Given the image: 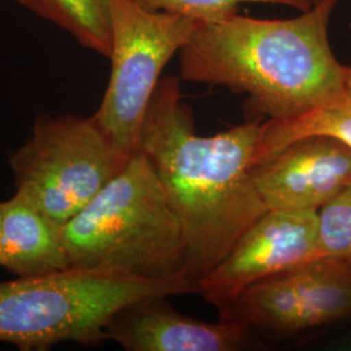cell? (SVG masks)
<instances>
[{"instance_id": "obj_1", "label": "cell", "mask_w": 351, "mask_h": 351, "mask_svg": "<svg viewBox=\"0 0 351 351\" xmlns=\"http://www.w3.org/2000/svg\"><path fill=\"white\" fill-rule=\"evenodd\" d=\"M262 124L249 121L198 136L176 75L162 78L151 98L138 150L149 159L182 228L184 276L191 282L220 263L267 213L251 178Z\"/></svg>"}, {"instance_id": "obj_2", "label": "cell", "mask_w": 351, "mask_h": 351, "mask_svg": "<svg viewBox=\"0 0 351 351\" xmlns=\"http://www.w3.org/2000/svg\"><path fill=\"white\" fill-rule=\"evenodd\" d=\"M339 0H323L293 19L239 12L199 23L180 55L181 80L247 95L251 108L284 121L341 99L348 65L329 42Z\"/></svg>"}, {"instance_id": "obj_3", "label": "cell", "mask_w": 351, "mask_h": 351, "mask_svg": "<svg viewBox=\"0 0 351 351\" xmlns=\"http://www.w3.org/2000/svg\"><path fill=\"white\" fill-rule=\"evenodd\" d=\"M64 239L71 269L186 280L182 228L142 151L64 224Z\"/></svg>"}, {"instance_id": "obj_4", "label": "cell", "mask_w": 351, "mask_h": 351, "mask_svg": "<svg viewBox=\"0 0 351 351\" xmlns=\"http://www.w3.org/2000/svg\"><path fill=\"white\" fill-rule=\"evenodd\" d=\"M197 291L188 280L152 281L85 269L0 281V342L23 351L50 350L62 342L99 346L113 315L126 306Z\"/></svg>"}, {"instance_id": "obj_5", "label": "cell", "mask_w": 351, "mask_h": 351, "mask_svg": "<svg viewBox=\"0 0 351 351\" xmlns=\"http://www.w3.org/2000/svg\"><path fill=\"white\" fill-rule=\"evenodd\" d=\"M129 158L94 116L40 114L32 137L13 151L8 164L16 193L64 226L125 167Z\"/></svg>"}, {"instance_id": "obj_6", "label": "cell", "mask_w": 351, "mask_h": 351, "mask_svg": "<svg viewBox=\"0 0 351 351\" xmlns=\"http://www.w3.org/2000/svg\"><path fill=\"white\" fill-rule=\"evenodd\" d=\"M111 75L95 120L114 146L132 155L165 65L185 46L197 21L152 11L137 0H108Z\"/></svg>"}, {"instance_id": "obj_7", "label": "cell", "mask_w": 351, "mask_h": 351, "mask_svg": "<svg viewBox=\"0 0 351 351\" xmlns=\"http://www.w3.org/2000/svg\"><path fill=\"white\" fill-rule=\"evenodd\" d=\"M351 316V265L330 258L256 282L220 310V320L295 333Z\"/></svg>"}, {"instance_id": "obj_8", "label": "cell", "mask_w": 351, "mask_h": 351, "mask_svg": "<svg viewBox=\"0 0 351 351\" xmlns=\"http://www.w3.org/2000/svg\"><path fill=\"white\" fill-rule=\"evenodd\" d=\"M317 258V211H267L198 280L197 294L220 311L251 285Z\"/></svg>"}, {"instance_id": "obj_9", "label": "cell", "mask_w": 351, "mask_h": 351, "mask_svg": "<svg viewBox=\"0 0 351 351\" xmlns=\"http://www.w3.org/2000/svg\"><path fill=\"white\" fill-rule=\"evenodd\" d=\"M267 211H319L351 182V149L339 139L310 136L251 168Z\"/></svg>"}, {"instance_id": "obj_10", "label": "cell", "mask_w": 351, "mask_h": 351, "mask_svg": "<svg viewBox=\"0 0 351 351\" xmlns=\"http://www.w3.org/2000/svg\"><path fill=\"white\" fill-rule=\"evenodd\" d=\"M165 298H145L117 311L106 328V339L128 351H234L245 343L247 326L193 319L177 313Z\"/></svg>"}, {"instance_id": "obj_11", "label": "cell", "mask_w": 351, "mask_h": 351, "mask_svg": "<svg viewBox=\"0 0 351 351\" xmlns=\"http://www.w3.org/2000/svg\"><path fill=\"white\" fill-rule=\"evenodd\" d=\"M0 267L16 277H40L71 269L64 226L20 193L3 202Z\"/></svg>"}, {"instance_id": "obj_12", "label": "cell", "mask_w": 351, "mask_h": 351, "mask_svg": "<svg viewBox=\"0 0 351 351\" xmlns=\"http://www.w3.org/2000/svg\"><path fill=\"white\" fill-rule=\"evenodd\" d=\"M310 136L339 139L351 149V65L348 66L345 91L339 101L301 117L262 124L252 167L271 159L291 142Z\"/></svg>"}, {"instance_id": "obj_13", "label": "cell", "mask_w": 351, "mask_h": 351, "mask_svg": "<svg viewBox=\"0 0 351 351\" xmlns=\"http://www.w3.org/2000/svg\"><path fill=\"white\" fill-rule=\"evenodd\" d=\"M27 11L60 27L85 49L111 53L108 0H17Z\"/></svg>"}, {"instance_id": "obj_14", "label": "cell", "mask_w": 351, "mask_h": 351, "mask_svg": "<svg viewBox=\"0 0 351 351\" xmlns=\"http://www.w3.org/2000/svg\"><path fill=\"white\" fill-rule=\"evenodd\" d=\"M317 250L351 265V182L317 211Z\"/></svg>"}, {"instance_id": "obj_15", "label": "cell", "mask_w": 351, "mask_h": 351, "mask_svg": "<svg viewBox=\"0 0 351 351\" xmlns=\"http://www.w3.org/2000/svg\"><path fill=\"white\" fill-rule=\"evenodd\" d=\"M143 7L188 17L199 23H211L239 12L242 4H277L304 12L313 5L308 0H137Z\"/></svg>"}, {"instance_id": "obj_16", "label": "cell", "mask_w": 351, "mask_h": 351, "mask_svg": "<svg viewBox=\"0 0 351 351\" xmlns=\"http://www.w3.org/2000/svg\"><path fill=\"white\" fill-rule=\"evenodd\" d=\"M1 216H3V202H0V230H1Z\"/></svg>"}, {"instance_id": "obj_17", "label": "cell", "mask_w": 351, "mask_h": 351, "mask_svg": "<svg viewBox=\"0 0 351 351\" xmlns=\"http://www.w3.org/2000/svg\"><path fill=\"white\" fill-rule=\"evenodd\" d=\"M310 3H311V5H315V4H319V3H322L323 0H308Z\"/></svg>"}, {"instance_id": "obj_18", "label": "cell", "mask_w": 351, "mask_h": 351, "mask_svg": "<svg viewBox=\"0 0 351 351\" xmlns=\"http://www.w3.org/2000/svg\"><path fill=\"white\" fill-rule=\"evenodd\" d=\"M350 346H351V342H350Z\"/></svg>"}, {"instance_id": "obj_19", "label": "cell", "mask_w": 351, "mask_h": 351, "mask_svg": "<svg viewBox=\"0 0 351 351\" xmlns=\"http://www.w3.org/2000/svg\"><path fill=\"white\" fill-rule=\"evenodd\" d=\"M350 1H351V0H350Z\"/></svg>"}]
</instances>
